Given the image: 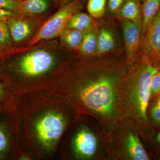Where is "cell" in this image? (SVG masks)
<instances>
[{
    "label": "cell",
    "instance_id": "1",
    "mask_svg": "<svg viewBox=\"0 0 160 160\" xmlns=\"http://www.w3.org/2000/svg\"><path fill=\"white\" fill-rule=\"evenodd\" d=\"M20 120L21 151L33 160L58 159L61 140L79 113L45 90L16 96Z\"/></svg>",
    "mask_w": 160,
    "mask_h": 160
},
{
    "label": "cell",
    "instance_id": "2",
    "mask_svg": "<svg viewBox=\"0 0 160 160\" xmlns=\"http://www.w3.org/2000/svg\"><path fill=\"white\" fill-rule=\"evenodd\" d=\"M83 64L59 76L43 90L65 101L79 113L109 115L114 111L118 75Z\"/></svg>",
    "mask_w": 160,
    "mask_h": 160
},
{
    "label": "cell",
    "instance_id": "3",
    "mask_svg": "<svg viewBox=\"0 0 160 160\" xmlns=\"http://www.w3.org/2000/svg\"><path fill=\"white\" fill-rule=\"evenodd\" d=\"M62 63L54 54L35 49L9 63L7 73L0 79L14 95L43 90L59 76Z\"/></svg>",
    "mask_w": 160,
    "mask_h": 160
},
{
    "label": "cell",
    "instance_id": "4",
    "mask_svg": "<svg viewBox=\"0 0 160 160\" xmlns=\"http://www.w3.org/2000/svg\"><path fill=\"white\" fill-rule=\"evenodd\" d=\"M21 152L17 99L0 107V160H18Z\"/></svg>",
    "mask_w": 160,
    "mask_h": 160
},
{
    "label": "cell",
    "instance_id": "5",
    "mask_svg": "<svg viewBox=\"0 0 160 160\" xmlns=\"http://www.w3.org/2000/svg\"><path fill=\"white\" fill-rule=\"evenodd\" d=\"M80 123L73 128L69 126L63 136L59 148L58 159H89L96 152V137L87 125Z\"/></svg>",
    "mask_w": 160,
    "mask_h": 160
},
{
    "label": "cell",
    "instance_id": "6",
    "mask_svg": "<svg viewBox=\"0 0 160 160\" xmlns=\"http://www.w3.org/2000/svg\"><path fill=\"white\" fill-rule=\"evenodd\" d=\"M85 0H73L62 7L46 21L29 42L33 46L44 40L52 39L60 36L69 18L82 9Z\"/></svg>",
    "mask_w": 160,
    "mask_h": 160
},
{
    "label": "cell",
    "instance_id": "7",
    "mask_svg": "<svg viewBox=\"0 0 160 160\" xmlns=\"http://www.w3.org/2000/svg\"><path fill=\"white\" fill-rule=\"evenodd\" d=\"M158 69L152 64L144 66L138 75L136 86V103L139 114L147 119V110L151 95L150 83L152 78Z\"/></svg>",
    "mask_w": 160,
    "mask_h": 160
},
{
    "label": "cell",
    "instance_id": "8",
    "mask_svg": "<svg viewBox=\"0 0 160 160\" xmlns=\"http://www.w3.org/2000/svg\"><path fill=\"white\" fill-rule=\"evenodd\" d=\"M141 40L144 56L160 63V9Z\"/></svg>",
    "mask_w": 160,
    "mask_h": 160
},
{
    "label": "cell",
    "instance_id": "9",
    "mask_svg": "<svg viewBox=\"0 0 160 160\" xmlns=\"http://www.w3.org/2000/svg\"><path fill=\"white\" fill-rule=\"evenodd\" d=\"M122 26L127 55L132 59L139 50L142 27L127 20H123Z\"/></svg>",
    "mask_w": 160,
    "mask_h": 160
},
{
    "label": "cell",
    "instance_id": "10",
    "mask_svg": "<svg viewBox=\"0 0 160 160\" xmlns=\"http://www.w3.org/2000/svg\"><path fill=\"white\" fill-rule=\"evenodd\" d=\"M59 0H23L20 2L18 13L28 16L43 14Z\"/></svg>",
    "mask_w": 160,
    "mask_h": 160
},
{
    "label": "cell",
    "instance_id": "11",
    "mask_svg": "<svg viewBox=\"0 0 160 160\" xmlns=\"http://www.w3.org/2000/svg\"><path fill=\"white\" fill-rule=\"evenodd\" d=\"M7 23L12 39L15 42L26 39L32 30L31 23L22 19L11 17L8 19Z\"/></svg>",
    "mask_w": 160,
    "mask_h": 160
},
{
    "label": "cell",
    "instance_id": "12",
    "mask_svg": "<svg viewBox=\"0 0 160 160\" xmlns=\"http://www.w3.org/2000/svg\"><path fill=\"white\" fill-rule=\"evenodd\" d=\"M119 9L120 18L131 21L142 27V6L140 0H125Z\"/></svg>",
    "mask_w": 160,
    "mask_h": 160
},
{
    "label": "cell",
    "instance_id": "13",
    "mask_svg": "<svg viewBox=\"0 0 160 160\" xmlns=\"http://www.w3.org/2000/svg\"><path fill=\"white\" fill-rule=\"evenodd\" d=\"M66 28L86 32L94 29V21L91 16L79 11L69 18Z\"/></svg>",
    "mask_w": 160,
    "mask_h": 160
},
{
    "label": "cell",
    "instance_id": "14",
    "mask_svg": "<svg viewBox=\"0 0 160 160\" xmlns=\"http://www.w3.org/2000/svg\"><path fill=\"white\" fill-rule=\"evenodd\" d=\"M142 6V34H145L160 9V0H145Z\"/></svg>",
    "mask_w": 160,
    "mask_h": 160
},
{
    "label": "cell",
    "instance_id": "15",
    "mask_svg": "<svg viewBox=\"0 0 160 160\" xmlns=\"http://www.w3.org/2000/svg\"><path fill=\"white\" fill-rule=\"evenodd\" d=\"M115 39L112 32L109 29L102 28L98 35L97 53L104 54L112 51L115 47Z\"/></svg>",
    "mask_w": 160,
    "mask_h": 160
},
{
    "label": "cell",
    "instance_id": "16",
    "mask_svg": "<svg viewBox=\"0 0 160 160\" xmlns=\"http://www.w3.org/2000/svg\"><path fill=\"white\" fill-rule=\"evenodd\" d=\"M85 32L65 28L60 35L62 43L72 49H79Z\"/></svg>",
    "mask_w": 160,
    "mask_h": 160
},
{
    "label": "cell",
    "instance_id": "17",
    "mask_svg": "<svg viewBox=\"0 0 160 160\" xmlns=\"http://www.w3.org/2000/svg\"><path fill=\"white\" fill-rule=\"evenodd\" d=\"M98 35V33L95 28L85 32L79 48L81 54L86 56H89L96 53Z\"/></svg>",
    "mask_w": 160,
    "mask_h": 160
},
{
    "label": "cell",
    "instance_id": "18",
    "mask_svg": "<svg viewBox=\"0 0 160 160\" xmlns=\"http://www.w3.org/2000/svg\"><path fill=\"white\" fill-rule=\"evenodd\" d=\"M127 148L132 158L135 160H148L149 157L137 137L130 133L127 140Z\"/></svg>",
    "mask_w": 160,
    "mask_h": 160
},
{
    "label": "cell",
    "instance_id": "19",
    "mask_svg": "<svg viewBox=\"0 0 160 160\" xmlns=\"http://www.w3.org/2000/svg\"><path fill=\"white\" fill-rule=\"evenodd\" d=\"M107 0H89L87 9L92 17L100 18L105 13Z\"/></svg>",
    "mask_w": 160,
    "mask_h": 160
},
{
    "label": "cell",
    "instance_id": "20",
    "mask_svg": "<svg viewBox=\"0 0 160 160\" xmlns=\"http://www.w3.org/2000/svg\"><path fill=\"white\" fill-rule=\"evenodd\" d=\"M12 46V38L7 23L0 20V49H9Z\"/></svg>",
    "mask_w": 160,
    "mask_h": 160
},
{
    "label": "cell",
    "instance_id": "21",
    "mask_svg": "<svg viewBox=\"0 0 160 160\" xmlns=\"http://www.w3.org/2000/svg\"><path fill=\"white\" fill-rule=\"evenodd\" d=\"M16 96L12 92L6 83L0 79V107L13 102Z\"/></svg>",
    "mask_w": 160,
    "mask_h": 160
},
{
    "label": "cell",
    "instance_id": "22",
    "mask_svg": "<svg viewBox=\"0 0 160 160\" xmlns=\"http://www.w3.org/2000/svg\"><path fill=\"white\" fill-rule=\"evenodd\" d=\"M150 90L151 94H155L160 92V70H158L152 78Z\"/></svg>",
    "mask_w": 160,
    "mask_h": 160
},
{
    "label": "cell",
    "instance_id": "23",
    "mask_svg": "<svg viewBox=\"0 0 160 160\" xmlns=\"http://www.w3.org/2000/svg\"><path fill=\"white\" fill-rule=\"evenodd\" d=\"M19 2L12 0H0V8L17 12L19 6Z\"/></svg>",
    "mask_w": 160,
    "mask_h": 160
},
{
    "label": "cell",
    "instance_id": "24",
    "mask_svg": "<svg viewBox=\"0 0 160 160\" xmlns=\"http://www.w3.org/2000/svg\"><path fill=\"white\" fill-rule=\"evenodd\" d=\"M125 0H108V6L109 11L116 12L119 10Z\"/></svg>",
    "mask_w": 160,
    "mask_h": 160
},
{
    "label": "cell",
    "instance_id": "25",
    "mask_svg": "<svg viewBox=\"0 0 160 160\" xmlns=\"http://www.w3.org/2000/svg\"><path fill=\"white\" fill-rule=\"evenodd\" d=\"M15 11L0 8V20H6L12 17L15 14Z\"/></svg>",
    "mask_w": 160,
    "mask_h": 160
},
{
    "label": "cell",
    "instance_id": "26",
    "mask_svg": "<svg viewBox=\"0 0 160 160\" xmlns=\"http://www.w3.org/2000/svg\"><path fill=\"white\" fill-rule=\"evenodd\" d=\"M151 113L154 119L160 123V106H154L152 109Z\"/></svg>",
    "mask_w": 160,
    "mask_h": 160
},
{
    "label": "cell",
    "instance_id": "27",
    "mask_svg": "<svg viewBox=\"0 0 160 160\" xmlns=\"http://www.w3.org/2000/svg\"><path fill=\"white\" fill-rule=\"evenodd\" d=\"M72 1L73 0H59L58 3L60 7L64 6V5H66L67 3L70 2Z\"/></svg>",
    "mask_w": 160,
    "mask_h": 160
},
{
    "label": "cell",
    "instance_id": "28",
    "mask_svg": "<svg viewBox=\"0 0 160 160\" xmlns=\"http://www.w3.org/2000/svg\"><path fill=\"white\" fill-rule=\"evenodd\" d=\"M157 141L160 144V132L158 133V135L157 137L156 138Z\"/></svg>",
    "mask_w": 160,
    "mask_h": 160
},
{
    "label": "cell",
    "instance_id": "29",
    "mask_svg": "<svg viewBox=\"0 0 160 160\" xmlns=\"http://www.w3.org/2000/svg\"><path fill=\"white\" fill-rule=\"evenodd\" d=\"M158 106H160V97L158 98L157 101V105Z\"/></svg>",
    "mask_w": 160,
    "mask_h": 160
},
{
    "label": "cell",
    "instance_id": "30",
    "mask_svg": "<svg viewBox=\"0 0 160 160\" xmlns=\"http://www.w3.org/2000/svg\"><path fill=\"white\" fill-rule=\"evenodd\" d=\"M12 1H17V2H22V1H23V0H12Z\"/></svg>",
    "mask_w": 160,
    "mask_h": 160
},
{
    "label": "cell",
    "instance_id": "31",
    "mask_svg": "<svg viewBox=\"0 0 160 160\" xmlns=\"http://www.w3.org/2000/svg\"><path fill=\"white\" fill-rule=\"evenodd\" d=\"M140 1H141V2H144V1H145V0H140Z\"/></svg>",
    "mask_w": 160,
    "mask_h": 160
},
{
    "label": "cell",
    "instance_id": "32",
    "mask_svg": "<svg viewBox=\"0 0 160 160\" xmlns=\"http://www.w3.org/2000/svg\"><path fill=\"white\" fill-rule=\"evenodd\" d=\"M2 54V52H0V55Z\"/></svg>",
    "mask_w": 160,
    "mask_h": 160
}]
</instances>
